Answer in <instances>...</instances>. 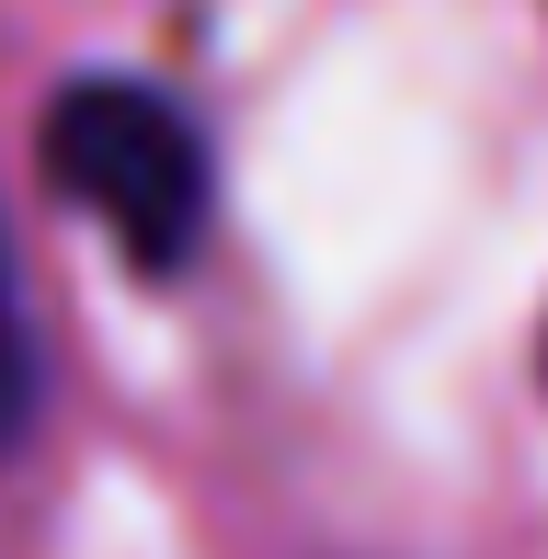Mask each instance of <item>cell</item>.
Wrapping results in <instances>:
<instances>
[{"label": "cell", "instance_id": "6da1fadb", "mask_svg": "<svg viewBox=\"0 0 548 559\" xmlns=\"http://www.w3.org/2000/svg\"><path fill=\"white\" fill-rule=\"evenodd\" d=\"M35 160H46V183H58V206H81L138 274H183L194 251H206L217 148H206V126L171 104L160 81L81 69V81L46 104Z\"/></svg>", "mask_w": 548, "mask_h": 559}, {"label": "cell", "instance_id": "7a4b0ae2", "mask_svg": "<svg viewBox=\"0 0 548 559\" xmlns=\"http://www.w3.org/2000/svg\"><path fill=\"white\" fill-rule=\"evenodd\" d=\"M35 412H46V354H35V309H23L12 228H0V456H23Z\"/></svg>", "mask_w": 548, "mask_h": 559}]
</instances>
